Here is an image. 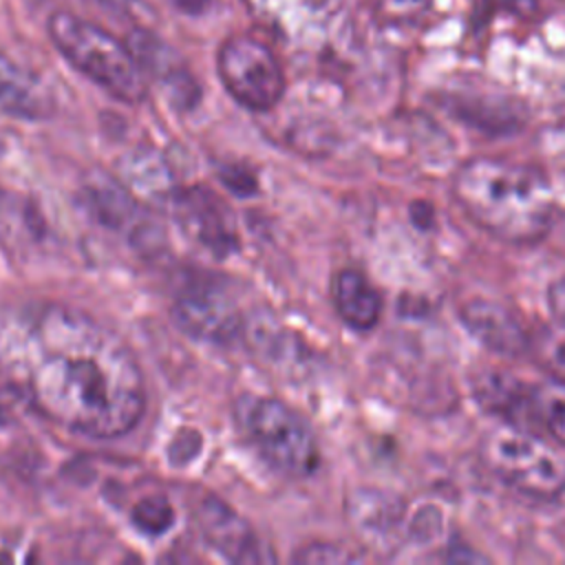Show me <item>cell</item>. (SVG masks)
Masks as SVG:
<instances>
[{
    "mask_svg": "<svg viewBox=\"0 0 565 565\" xmlns=\"http://www.w3.org/2000/svg\"><path fill=\"white\" fill-rule=\"evenodd\" d=\"M0 113L20 119H44L53 113L49 90L11 57L0 53Z\"/></svg>",
    "mask_w": 565,
    "mask_h": 565,
    "instance_id": "obj_14",
    "label": "cell"
},
{
    "mask_svg": "<svg viewBox=\"0 0 565 565\" xmlns=\"http://www.w3.org/2000/svg\"><path fill=\"white\" fill-rule=\"evenodd\" d=\"M218 179L225 183V188H230L241 196H249L258 185L256 177L243 166H223L218 170Z\"/></svg>",
    "mask_w": 565,
    "mask_h": 565,
    "instance_id": "obj_23",
    "label": "cell"
},
{
    "mask_svg": "<svg viewBox=\"0 0 565 565\" xmlns=\"http://www.w3.org/2000/svg\"><path fill=\"white\" fill-rule=\"evenodd\" d=\"M179 11H185V13H199L207 7V0H172Z\"/></svg>",
    "mask_w": 565,
    "mask_h": 565,
    "instance_id": "obj_26",
    "label": "cell"
},
{
    "mask_svg": "<svg viewBox=\"0 0 565 565\" xmlns=\"http://www.w3.org/2000/svg\"><path fill=\"white\" fill-rule=\"evenodd\" d=\"M530 386L505 371H488L475 382L479 404L514 426L530 422Z\"/></svg>",
    "mask_w": 565,
    "mask_h": 565,
    "instance_id": "obj_17",
    "label": "cell"
},
{
    "mask_svg": "<svg viewBox=\"0 0 565 565\" xmlns=\"http://www.w3.org/2000/svg\"><path fill=\"white\" fill-rule=\"evenodd\" d=\"M547 300H550V309L556 316V320L565 322V276L558 278L550 291H547Z\"/></svg>",
    "mask_w": 565,
    "mask_h": 565,
    "instance_id": "obj_25",
    "label": "cell"
},
{
    "mask_svg": "<svg viewBox=\"0 0 565 565\" xmlns=\"http://www.w3.org/2000/svg\"><path fill=\"white\" fill-rule=\"evenodd\" d=\"M117 179L135 194L150 199L152 203L172 201L177 188L172 183L170 168L157 150L139 148L126 152L117 161Z\"/></svg>",
    "mask_w": 565,
    "mask_h": 565,
    "instance_id": "obj_16",
    "label": "cell"
},
{
    "mask_svg": "<svg viewBox=\"0 0 565 565\" xmlns=\"http://www.w3.org/2000/svg\"><path fill=\"white\" fill-rule=\"evenodd\" d=\"M338 316L355 331H371L382 316V298L369 278L353 269H340L331 285Z\"/></svg>",
    "mask_w": 565,
    "mask_h": 565,
    "instance_id": "obj_15",
    "label": "cell"
},
{
    "mask_svg": "<svg viewBox=\"0 0 565 565\" xmlns=\"http://www.w3.org/2000/svg\"><path fill=\"white\" fill-rule=\"evenodd\" d=\"M172 318L181 331L196 340L227 344L243 329V316L236 302L218 282H188L172 305Z\"/></svg>",
    "mask_w": 565,
    "mask_h": 565,
    "instance_id": "obj_7",
    "label": "cell"
},
{
    "mask_svg": "<svg viewBox=\"0 0 565 565\" xmlns=\"http://www.w3.org/2000/svg\"><path fill=\"white\" fill-rule=\"evenodd\" d=\"M55 49L88 79L113 97L137 104L146 97V75L128 44L106 29L68 11H55L46 22Z\"/></svg>",
    "mask_w": 565,
    "mask_h": 565,
    "instance_id": "obj_3",
    "label": "cell"
},
{
    "mask_svg": "<svg viewBox=\"0 0 565 565\" xmlns=\"http://www.w3.org/2000/svg\"><path fill=\"white\" fill-rule=\"evenodd\" d=\"M481 457L519 494L547 501L565 492V452L523 426L490 430L481 441Z\"/></svg>",
    "mask_w": 565,
    "mask_h": 565,
    "instance_id": "obj_5",
    "label": "cell"
},
{
    "mask_svg": "<svg viewBox=\"0 0 565 565\" xmlns=\"http://www.w3.org/2000/svg\"><path fill=\"white\" fill-rule=\"evenodd\" d=\"M236 426L256 452L287 477H309L320 463L318 439L307 419L276 397L243 395L236 406Z\"/></svg>",
    "mask_w": 565,
    "mask_h": 565,
    "instance_id": "obj_4",
    "label": "cell"
},
{
    "mask_svg": "<svg viewBox=\"0 0 565 565\" xmlns=\"http://www.w3.org/2000/svg\"><path fill=\"white\" fill-rule=\"evenodd\" d=\"M82 199L102 225L126 232L130 238H137V230H143L141 207L135 194L117 177L104 172L90 174L82 188Z\"/></svg>",
    "mask_w": 565,
    "mask_h": 565,
    "instance_id": "obj_13",
    "label": "cell"
},
{
    "mask_svg": "<svg viewBox=\"0 0 565 565\" xmlns=\"http://www.w3.org/2000/svg\"><path fill=\"white\" fill-rule=\"evenodd\" d=\"M362 556L340 543H329V541H313L309 545H302L296 554L294 561L302 565H324V563H355Z\"/></svg>",
    "mask_w": 565,
    "mask_h": 565,
    "instance_id": "obj_22",
    "label": "cell"
},
{
    "mask_svg": "<svg viewBox=\"0 0 565 565\" xmlns=\"http://www.w3.org/2000/svg\"><path fill=\"white\" fill-rule=\"evenodd\" d=\"M530 353L558 380H565V322L554 320L530 338Z\"/></svg>",
    "mask_w": 565,
    "mask_h": 565,
    "instance_id": "obj_19",
    "label": "cell"
},
{
    "mask_svg": "<svg viewBox=\"0 0 565 565\" xmlns=\"http://www.w3.org/2000/svg\"><path fill=\"white\" fill-rule=\"evenodd\" d=\"M194 523L203 541L230 563H271L276 556L254 525L223 499L205 494L194 508Z\"/></svg>",
    "mask_w": 565,
    "mask_h": 565,
    "instance_id": "obj_8",
    "label": "cell"
},
{
    "mask_svg": "<svg viewBox=\"0 0 565 565\" xmlns=\"http://www.w3.org/2000/svg\"><path fill=\"white\" fill-rule=\"evenodd\" d=\"M128 46L141 64L143 73H150L154 79H159L179 108L196 106L201 97L199 84L190 75L183 60L161 38L150 31H135L128 40Z\"/></svg>",
    "mask_w": 565,
    "mask_h": 565,
    "instance_id": "obj_12",
    "label": "cell"
},
{
    "mask_svg": "<svg viewBox=\"0 0 565 565\" xmlns=\"http://www.w3.org/2000/svg\"><path fill=\"white\" fill-rule=\"evenodd\" d=\"M430 0H380V11L393 20H411L422 15Z\"/></svg>",
    "mask_w": 565,
    "mask_h": 565,
    "instance_id": "obj_24",
    "label": "cell"
},
{
    "mask_svg": "<svg viewBox=\"0 0 565 565\" xmlns=\"http://www.w3.org/2000/svg\"><path fill=\"white\" fill-rule=\"evenodd\" d=\"M15 369L44 417L88 437H121L146 411L132 351L88 313L64 305H44L29 316Z\"/></svg>",
    "mask_w": 565,
    "mask_h": 565,
    "instance_id": "obj_1",
    "label": "cell"
},
{
    "mask_svg": "<svg viewBox=\"0 0 565 565\" xmlns=\"http://www.w3.org/2000/svg\"><path fill=\"white\" fill-rule=\"evenodd\" d=\"M530 422L541 424L565 448V380L550 375L530 386Z\"/></svg>",
    "mask_w": 565,
    "mask_h": 565,
    "instance_id": "obj_18",
    "label": "cell"
},
{
    "mask_svg": "<svg viewBox=\"0 0 565 565\" xmlns=\"http://www.w3.org/2000/svg\"><path fill=\"white\" fill-rule=\"evenodd\" d=\"M459 318L472 338L494 353L516 358L530 351L532 333L510 307L497 300H468L459 307Z\"/></svg>",
    "mask_w": 565,
    "mask_h": 565,
    "instance_id": "obj_11",
    "label": "cell"
},
{
    "mask_svg": "<svg viewBox=\"0 0 565 565\" xmlns=\"http://www.w3.org/2000/svg\"><path fill=\"white\" fill-rule=\"evenodd\" d=\"M344 514L360 541L373 550L388 552L402 541L406 505L391 492L355 488L344 501Z\"/></svg>",
    "mask_w": 565,
    "mask_h": 565,
    "instance_id": "obj_10",
    "label": "cell"
},
{
    "mask_svg": "<svg viewBox=\"0 0 565 565\" xmlns=\"http://www.w3.org/2000/svg\"><path fill=\"white\" fill-rule=\"evenodd\" d=\"M225 90L245 108L271 110L285 93V73L274 51L254 35H230L216 55Z\"/></svg>",
    "mask_w": 565,
    "mask_h": 565,
    "instance_id": "obj_6",
    "label": "cell"
},
{
    "mask_svg": "<svg viewBox=\"0 0 565 565\" xmlns=\"http://www.w3.org/2000/svg\"><path fill=\"white\" fill-rule=\"evenodd\" d=\"M170 203L183 232H188L201 247L214 256H225L236 247L232 210L207 185L177 190Z\"/></svg>",
    "mask_w": 565,
    "mask_h": 565,
    "instance_id": "obj_9",
    "label": "cell"
},
{
    "mask_svg": "<svg viewBox=\"0 0 565 565\" xmlns=\"http://www.w3.org/2000/svg\"><path fill=\"white\" fill-rule=\"evenodd\" d=\"M452 192L472 223L505 243L541 241L556 214L545 172L510 159H468L452 179Z\"/></svg>",
    "mask_w": 565,
    "mask_h": 565,
    "instance_id": "obj_2",
    "label": "cell"
},
{
    "mask_svg": "<svg viewBox=\"0 0 565 565\" xmlns=\"http://www.w3.org/2000/svg\"><path fill=\"white\" fill-rule=\"evenodd\" d=\"M320 0H247L254 13L271 20L278 29H287L291 18H307V11Z\"/></svg>",
    "mask_w": 565,
    "mask_h": 565,
    "instance_id": "obj_21",
    "label": "cell"
},
{
    "mask_svg": "<svg viewBox=\"0 0 565 565\" xmlns=\"http://www.w3.org/2000/svg\"><path fill=\"white\" fill-rule=\"evenodd\" d=\"M174 508L172 503L161 494H150L139 499L130 510L132 525L150 536H161L174 525Z\"/></svg>",
    "mask_w": 565,
    "mask_h": 565,
    "instance_id": "obj_20",
    "label": "cell"
}]
</instances>
